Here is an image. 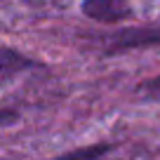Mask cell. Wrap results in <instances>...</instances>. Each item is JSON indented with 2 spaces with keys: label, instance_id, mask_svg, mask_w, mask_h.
Listing matches in <instances>:
<instances>
[{
  "label": "cell",
  "instance_id": "3957f363",
  "mask_svg": "<svg viewBox=\"0 0 160 160\" xmlns=\"http://www.w3.org/2000/svg\"><path fill=\"white\" fill-rule=\"evenodd\" d=\"M111 151L108 144H97V146H85V148L71 151V153L57 155V158H47V160H99L101 155H106Z\"/></svg>",
  "mask_w": 160,
  "mask_h": 160
},
{
  "label": "cell",
  "instance_id": "277c9868",
  "mask_svg": "<svg viewBox=\"0 0 160 160\" xmlns=\"http://www.w3.org/2000/svg\"><path fill=\"white\" fill-rule=\"evenodd\" d=\"M14 118H17V113H12V111H7V113H0V127H2V125H10Z\"/></svg>",
  "mask_w": 160,
  "mask_h": 160
},
{
  "label": "cell",
  "instance_id": "7a4b0ae2",
  "mask_svg": "<svg viewBox=\"0 0 160 160\" xmlns=\"http://www.w3.org/2000/svg\"><path fill=\"white\" fill-rule=\"evenodd\" d=\"M33 61L28 57L19 54L14 50H7V47H0V78L2 75H12V73H19L24 68H31Z\"/></svg>",
  "mask_w": 160,
  "mask_h": 160
},
{
  "label": "cell",
  "instance_id": "6da1fadb",
  "mask_svg": "<svg viewBox=\"0 0 160 160\" xmlns=\"http://www.w3.org/2000/svg\"><path fill=\"white\" fill-rule=\"evenodd\" d=\"M82 12L85 17L101 21V24H115L132 14V5L130 0H85Z\"/></svg>",
  "mask_w": 160,
  "mask_h": 160
}]
</instances>
